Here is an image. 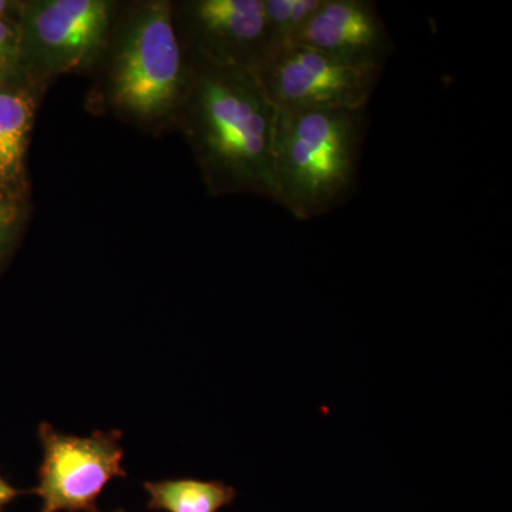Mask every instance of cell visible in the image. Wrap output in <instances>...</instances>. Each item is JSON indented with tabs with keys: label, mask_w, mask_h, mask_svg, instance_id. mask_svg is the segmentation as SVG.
<instances>
[{
	"label": "cell",
	"mask_w": 512,
	"mask_h": 512,
	"mask_svg": "<svg viewBox=\"0 0 512 512\" xmlns=\"http://www.w3.org/2000/svg\"><path fill=\"white\" fill-rule=\"evenodd\" d=\"M23 8H25V0H0V20L20 25Z\"/></svg>",
	"instance_id": "obj_14"
},
{
	"label": "cell",
	"mask_w": 512,
	"mask_h": 512,
	"mask_svg": "<svg viewBox=\"0 0 512 512\" xmlns=\"http://www.w3.org/2000/svg\"><path fill=\"white\" fill-rule=\"evenodd\" d=\"M323 0H264L268 50L291 43Z\"/></svg>",
	"instance_id": "obj_11"
},
{
	"label": "cell",
	"mask_w": 512,
	"mask_h": 512,
	"mask_svg": "<svg viewBox=\"0 0 512 512\" xmlns=\"http://www.w3.org/2000/svg\"><path fill=\"white\" fill-rule=\"evenodd\" d=\"M187 89L175 117L214 197L254 194L275 201L278 110L252 70L188 57Z\"/></svg>",
	"instance_id": "obj_1"
},
{
	"label": "cell",
	"mask_w": 512,
	"mask_h": 512,
	"mask_svg": "<svg viewBox=\"0 0 512 512\" xmlns=\"http://www.w3.org/2000/svg\"><path fill=\"white\" fill-rule=\"evenodd\" d=\"M20 83L28 82L23 70L19 23L0 20V87Z\"/></svg>",
	"instance_id": "obj_13"
},
{
	"label": "cell",
	"mask_w": 512,
	"mask_h": 512,
	"mask_svg": "<svg viewBox=\"0 0 512 512\" xmlns=\"http://www.w3.org/2000/svg\"><path fill=\"white\" fill-rule=\"evenodd\" d=\"M42 90L28 83L0 87V197L29 201L28 153Z\"/></svg>",
	"instance_id": "obj_9"
},
{
	"label": "cell",
	"mask_w": 512,
	"mask_h": 512,
	"mask_svg": "<svg viewBox=\"0 0 512 512\" xmlns=\"http://www.w3.org/2000/svg\"><path fill=\"white\" fill-rule=\"evenodd\" d=\"M111 512H126V510H123V508H119V510H114V511H111Z\"/></svg>",
	"instance_id": "obj_16"
},
{
	"label": "cell",
	"mask_w": 512,
	"mask_h": 512,
	"mask_svg": "<svg viewBox=\"0 0 512 512\" xmlns=\"http://www.w3.org/2000/svg\"><path fill=\"white\" fill-rule=\"evenodd\" d=\"M254 73L278 111L357 110L369 104L383 69L286 43L269 49Z\"/></svg>",
	"instance_id": "obj_5"
},
{
	"label": "cell",
	"mask_w": 512,
	"mask_h": 512,
	"mask_svg": "<svg viewBox=\"0 0 512 512\" xmlns=\"http://www.w3.org/2000/svg\"><path fill=\"white\" fill-rule=\"evenodd\" d=\"M121 5L114 0H25L19 28L26 82L45 92L59 77L94 69L109 47Z\"/></svg>",
	"instance_id": "obj_4"
},
{
	"label": "cell",
	"mask_w": 512,
	"mask_h": 512,
	"mask_svg": "<svg viewBox=\"0 0 512 512\" xmlns=\"http://www.w3.org/2000/svg\"><path fill=\"white\" fill-rule=\"evenodd\" d=\"M366 126L367 107L278 111L276 204L299 221L345 204L359 177Z\"/></svg>",
	"instance_id": "obj_3"
},
{
	"label": "cell",
	"mask_w": 512,
	"mask_h": 512,
	"mask_svg": "<svg viewBox=\"0 0 512 512\" xmlns=\"http://www.w3.org/2000/svg\"><path fill=\"white\" fill-rule=\"evenodd\" d=\"M185 56L212 66L254 70L268 52L264 0L173 2Z\"/></svg>",
	"instance_id": "obj_7"
},
{
	"label": "cell",
	"mask_w": 512,
	"mask_h": 512,
	"mask_svg": "<svg viewBox=\"0 0 512 512\" xmlns=\"http://www.w3.org/2000/svg\"><path fill=\"white\" fill-rule=\"evenodd\" d=\"M148 510L161 512H218L237 498V490L222 481L195 478L147 481Z\"/></svg>",
	"instance_id": "obj_10"
},
{
	"label": "cell",
	"mask_w": 512,
	"mask_h": 512,
	"mask_svg": "<svg viewBox=\"0 0 512 512\" xmlns=\"http://www.w3.org/2000/svg\"><path fill=\"white\" fill-rule=\"evenodd\" d=\"M99 64L97 104L144 133L174 128L190 64L175 32L173 2L123 3Z\"/></svg>",
	"instance_id": "obj_2"
},
{
	"label": "cell",
	"mask_w": 512,
	"mask_h": 512,
	"mask_svg": "<svg viewBox=\"0 0 512 512\" xmlns=\"http://www.w3.org/2000/svg\"><path fill=\"white\" fill-rule=\"evenodd\" d=\"M43 448L39 484L30 490L42 498L40 512H100L99 501L114 478H127L123 463V433L94 431L77 437L42 423L37 429Z\"/></svg>",
	"instance_id": "obj_6"
},
{
	"label": "cell",
	"mask_w": 512,
	"mask_h": 512,
	"mask_svg": "<svg viewBox=\"0 0 512 512\" xmlns=\"http://www.w3.org/2000/svg\"><path fill=\"white\" fill-rule=\"evenodd\" d=\"M30 494L29 491L18 490V488L12 487L2 476H0V512L6 505L12 503L15 498H18L22 494Z\"/></svg>",
	"instance_id": "obj_15"
},
{
	"label": "cell",
	"mask_w": 512,
	"mask_h": 512,
	"mask_svg": "<svg viewBox=\"0 0 512 512\" xmlns=\"http://www.w3.org/2000/svg\"><path fill=\"white\" fill-rule=\"evenodd\" d=\"M291 43L362 66L384 67L394 43L375 2L323 0Z\"/></svg>",
	"instance_id": "obj_8"
},
{
	"label": "cell",
	"mask_w": 512,
	"mask_h": 512,
	"mask_svg": "<svg viewBox=\"0 0 512 512\" xmlns=\"http://www.w3.org/2000/svg\"><path fill=\"white\" fill-rule=\"evenodd\" d=\"M30 212L29 201L0 197V269L12 258L25 231Z\"/></svg>",
	"instance_id": "obj_12"
}]
</instances>
